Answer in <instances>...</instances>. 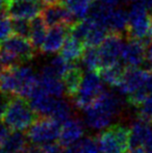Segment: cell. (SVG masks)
Here are the masks:
<instances>
[{
    "label": "cell",
    "instance_id": "6da1fadb",
    "mask_svg": "<svg viewBox=\"0 0 152 153\" xmlns=\"http://www.w3.org/2000/svg\"><path fill=\"white\" fill-rule=\"evenodd\" d=\"M122 109V101L116 93L105 91L85 109V122L94 130L108 128Z\"/></svg>",
    "mask_w": 152,
    "mask_h": 153
},
{
    "label": "cell",
    "instance_id": "7a4b0ae2",
    "mask_svg": "<svg viewBox=\"0 0 152 153\" xmlns=\"http://www.w3.org/2000/svg\"><path fill=\"white\" fill-rule=\"evenodd\" d=\"M37 119V114L31 108L30 103L25 98L16 96L10 98L1 121L12 130L23 131L28 129Z\"/></svg>",
    "mask_w": 152,
    "mask_h": 153
},
{
    "label": "cell",
    "instance_id": "3957f363",
    "mask_svg": "<svg viewBox=\"0 0 152 153\" xmlns=\"http://www.w3.org/2000/svg\"><path fill=\"white\" fill-rule=\"evenodd\" d=\"M29 103L37 115L42 118H51L59 124H63L72 118L71 105L59 98L45 94H37L30 98Z\"/></svg>",
    "mask_w": 152,
    "mask_h": 153
},
{
    "label": "cell",
    "instance_id": "277c9868",
    "mask_svg": "<svg viewBox=\"0 0 152 153\" xmlns=\"http://www.w3.org/2000/svg\"><path fill=\"white\" fill-rule=\"evenodd\" d=\"M96 141L100 153H126L130 148V128L122 124L112 125Z\"/></svg>",
    "mask_w": 152,
    "mask_h": 153
},
{
    "label": "cell",
    "instance_id": "5b68a950",
    "mask_svg": "<svg viewBox=\"0 0 152 153\" xmlns=\"http://www.w3.org/2000/svg\"><path fill=\"white\" fill-rule=\"evenodd\" d=\"M103 92L104 85L100 75L96 72H89L83 75L80 87L73 97V102L77 108L85 111Z\"/></svg>",
    "mask_w": 152,
    "mask_h": 153
},
{
    "label": "cell",
    "instance_id": "8992f818",
    "mask_svg": "<svg viewBox=\"0 0 152 153\" xmlns=\"http://www.w3.org/2000/svg\"><path fill=\"white\" fill-rule=\"evenodd\" d=\"M61 124L51 118L37 119L28 128L27 137L33 144L38 146L51 144L59 139Z\"/></svg>",
    "mask_w": 152,
    "mask_h": 153
},
{
    "label": "cell",
    "instance_id": "52a82bcc",
    "mask_svg": "<svg viewBox=\"0 0 152 153\" xmlns=\"http://www.w3.org/2000/svg\"><path fill=\"white\" fill-rule=\"evenodd\" d=\"M128 33L131 39L143 40L149 36L151 17L148 15L147 7L140 2L133 3L128 10Z\"/></svg>",
    "mask_w": 152,
    "mask_h": 153
},
{
    "label": "cell",
    "instance_id": "ba28073f",
    "mask_svg": "<svg viewBox=\"0 0 152 153\" xmlns=\"http://www.w3.org/2000/svg\"><path fill=\"white\" fill-rule=\"evenodd\" d=\"M41 15L44 22L50 28L56 26L70 28L74 24L75 18L67 8V6L61 1L44 4Z\"/></svg>",
    "mask_w": 152,
    "mask_h": 153
},
{
    "label": "cell",
    "instance_id": "9c48e42d",
    "mask_svg": "<svg viewBox=\"0 0 152 153\" xmlns=\"http://www.w3.org/2000/svg\"><path fill=\"white\" fill-rule=\"evenodd\" d=\"M123 39L121 34L110 33L103 43L99 46V55L101 62V69L119 64V59L122 57L124 49Z\"/></svg>",
    "mask_w": 152,
    "mask_h": 153
},
{
    "label": "cell",
    "instance_id": "30bf717a",
    "mask_svg": "<svg viewBox=\"0 0 152 153\" xmlns=\"http://www.w3.org/2000/svg\"><path fill=\"white\" fill-rule=\"evenodd\" d=\"M150 76L151 72H149L148 70L127 67V68H125L122 81L116 89L118 90L120 94L129 96L130 94L144 87L148 81V79L150 78Z\"/></svg>",
    "mask_w": 152,
    "mask_h": 153
},
{
    "label": "cell",
    "instance_id": "8fae6325",
    "mask_svg": "<svg viewBox=\"0 0 152 153\" xmlns=\"http://www.w3.org/2000/svg\"><path fill=\"white\" fill-rule=\"evenodd\" d=\"M6 13L13 19L31 21L42 13V5L37 0H8Z\"/></svg>",
    "mask_w": 152,
    "mask_h": 153
},
{
    "label": "cell",
    "instance_id": "7c38bea8",
    "mask_svg": "<svg viewBox=\"0 0 152 153\" xmlns=\"http://www.w3.org/2000/svg\"><path fill=\"white\" fill-rule=\"evenodd\" d=\"M1 49L6 50L18 57L20 62H27L33 59L36 54V48L29 39L19 36H12L2 43Z\"/></svg>",
    "mask_w": 152,
    "mask_h": 153
},
{
    "label": "cell",
    "instance_id": "4fadbf2b",
    "mask_svg": "<svg viewBox=\"0 0 152 153\" xmlns=\"http://www.w3.org/2000/svg\"><path fill=\"white\" fill-rule=\"evenodd\" d=\"M146 55L147 48L143 40L131 39L124 46L121 59L129 68H139V66L144 62Z\"/></svg>",
    "mask_w": 152,
    "mask_h": 153
},
{
    "label": "cell",
    "instance_id": "5bb4252c",
    "mask_svg": "<svg viewBox=\"0 0 152 153\" xmlns=\"http://www.w3.org/2000/svg\"><path fill=\"white\" fill-rule=\"evenodd\" d=\"M85 127L82 122L76 118H70L65 123L62 124L61 133H59V145L63 147H69L81 139H83Z\"/></svg>",
    "mask_w": 152,
    "mask_h": 153
},
{
    "label": "cell",
    "instance_id": "9a60e30c",
    "mask_svg": "<svg viewBox=\"0 0 152 153\" xmlns=\"http://www.w3.org/2000/svg\"><path fill=\"white\" fill-rule=\"evenodd\" d=\"M67 30H69V28L64 26H56L49 29L46 39L40 48L41 51L46 54H52L61 51L68 36Z\"/></svg>",
    "mask_w": 152,
    "mask_h": 153
},
{
    "label": "cell",
    "instance_id": "2e32d148",
    "mask_svg": "<svg viewBox=\"0 0 152 153\" xmlns=\"http://www.w3.org/2000/svg\"><path fill=\"white\" fill-rule=\"evenodd\" d=\"M152 130V126L149 125V122H146L142 119L136 120L130 127V148L143 147L147 137Z\"/></svg>",
    "mask_w": 152,
    "mask_h": 153
},
{
    "label": "cell",
    "instance_id": "e0dca14e",
    "mask_svg": "<svg viewBox=\"0 0 152 153\" xmlns=\"http://www.w3.org/2000/svg\"><path fill=\"white\" fill-rule=\"evenodd\" d=\"M85 52V45L83 43L79 42L78 40L74 39L73 36H67L64 44L63 48L61 50V55L65 57L67 61L74 62L77 59H81L82 54Z\"/></svg>",
    "mask_w": 152,
    "mask_h": 153
},
{
    "label": "cell",
    "instance_id": "ac0fdd59",
    "mask_svg": "<svg viewBox=\"0 0 152 153\" xmlns=\"http://www.w3.org/2000/svg\"><path fill=\"white\" fill-rule=\"evenodd\" d=\"M20 91V83L15 73L14 68L6 69L0 76V92L3 95H16L18 96Z\"/></svg>",
    "mask_w": 152,
    "mask_h": 153
},
{
    "label": "cell",
    "instance_id": "d6986e66",
    "mask_svg": "<svg viewBox=\"0 0 152 153\" xmlns=\"http://www.w3.org/2000/svg\"><path fill=\"white\" fill-rule=\"evenodd\" d=\"M83 75L85 74L82 73V70H81L80 67L74 65L71 68V70L63 77V81L66 89V94L68 96H71L72 98L75 96L79 87H80L81 81H82Z\"/></svg>",
    "mask_w": 152,
    "mask_h": 153
},
{
    "label": "cell",
    "instance_id": "ffe728a7",
    "mask_svg": "<svg viewBox=\"0 0 152 153\" xmlns=\"http://www.w3.org/2000/svg\"><path fill=\"white\" fill-rule=\"evenodd\" d=\"M108 27L103 26L101 24H98L95 21L92 20L91 27H90L87 36H85V45L87 47H94V48L100 46L108 38Z\"/></svg>",
    "mask_w": 152,
    "mask_h": 153
},
{
    "label": "cell",
    "instance_id": "44dd1931",
    "mask_svg": "<svg viewBox=\"0 0 152 153\" xmlns=\"http://www.w3.org/2000/svg\"><path fill=\"white\" fill-rule=\"evenodd\" d=\"M128 12L123 8H116L110 17L108 28L112 30V33L121 34L128 29Z\"/></svg>",
    "mask_w": 152,
    "mask_h": 153
},
{
    "label": "cell",
    "instance_id": "7402d4cb",
    "mask_svg": "<svg viewBox=\"0 0 152 153\" xmlns=\"http://www.w3.org/2000/svg\"><path fill=\"white\" fill-rule=\"evenodd\" d=\"M124 72H125V68L119 62L114 66L101 69L99 71V75L104 83L110 87L117 88L122 81Z\"/></svg>",
    "mask_w": 152,
    "mask_h": 153
},
{
    "label": "cell",
    "instance_id": "603a6c76",
    "mask_svg": "<svg viewBox=\"0 0 152 153\" xmlns=\"http://www.w3.org/2000/svg\"><path fill=\"white\" fill-rule=\"evenodd\" d=\"M31 30L30 36H29V41L33 45L35 48H41L42 44L44 43L45 39L47 36V25L44 22L43 18L41 16L35 18L30 21Z\"/></svg>",
    "mask_w": 152,
    "mask_h": 153
},
{
    "label": "cell",
    "instance_id": "cb8c5ba5",
    "mask_svg": "<svg viewBox=\"0 0 152 153\" xmlns=\"http://www.w3.org/2000/svg\"><path fill=\"white\" fill-rule=\"evenodd\" d=\"M59 1H63V3L67 6L71 14L79 20H85L87 16H90L93 4L91 0H59Z\"/></svg>",
    "mask_w": 152,
    "mask_h": 153
},
{
    "label": "cell",
    "instance_id": "d4e9b609",
    "mask_svg": "<svg viewBox=\"0 0 152 153\" xmlns=\"http://www.w3.org/2000/svg\"><path fill=\"white\" fill-rule=\"evenodd\" d=\"M27 140H28L27 135L21 133V131H14V132H10V137H7L2 148L4 151L13 153L24 151L26 150Z\"/></svg>",
    "mask_w": 152,
    "mask_h": 153
},
{
    "label": "cell",
    "instance_id": "484cf974",
    "mask_svg": "<svg viewBox=\"0 0 152 153\" xmlns=\"http://www.w3.org/2000/svg\"><path fill=\"white\" fill-rule=\"evenodd\" d=\"M64 153H100L97 141L92 137H83L76 144L65 148Z\"/></svg>",
    "mask_w": 152,
    "mask_h": 153
},
{
    "label": "cell",
    "instance_id": "4316f807",
    "mask_svg": "<svg viewBox=\"0 0 152 153\" xmlns=\"http://www.w3.org/2000/svg\"><path fill=\"white\" fill-rule=\"evenodd\" d=\"M81 62L89 72H99L101 70V62H100L99 50L94 47H87L81 57Z\"/></svg>",
    "mask_w": 152,
    "mask_h": 153
},
{
    "label": "cell",
    "instance_id": "83f0119b",
    "mask_svg": "<svg viewBox=\"0 0 152 153\" xmlns=\"http://www.w3.org/2000/svg\"><path fill=\"white\" fill-rule=\"evenodd\" d=\"M48 65L51 68V70L54 72V74L56 75L57 77L63 79V77L71 70V68L75 64L67 61V59L62 56V55H57V56L53 57Z\"/></svg>",
    "mask_w": 152,
    "mask_h": 153
},
{
    "label": "cell",
    "instance_id": "f1b7e54d",
    "mask_svg": "<svg viewBox=\"0 0 152 153\" xmlns=\"http://www.w3.org/2000/svg\"><path fill=\"white\" fill-rule=\"evenodd\" d=\"M7 13L0 12V43H3L14 33L13 30V22Z\"/></svg>",
    "mask_w": 152,
    "mask_h": 153
},
{
    "label": "cell",
    "instance_id": "f546056e",
    "mask_svg": "<svg viewBox=\"0 0 152 153\" xmlns=\"http://www.w3.org/2000/svg\"><path fill=\"white\" fill-rule=\"evenodd\" d=\"M13 30L16 36L29 39L31 30V25L28 20L23 19H14L13 21Z\"/></svg>",
    "mask_w": 152,
    "mask_h": 153
},
{
    "label": "cell",
    "instance_id": "4dcf8cb0",
    "mask_svg": "<svg viewBox=\"0 0 152 153\" xmlns=\"http://www.w3.org/2000/svg\"><path fill=\"white\" fill-rule=\"evenodd\" d=\"M139 108V116L140 119L144 120L146 122H152V95L146 99L144 103Z\"/></svg>",
    "mask_w": 152,
    "mask_h": 153
},
{
    "label": "cell",
    "instance_id": "1f68e13d",
    "mask_svg": "<svg viewBox=\"0 0 152 153\" xmlns=\"http://www.w3.org/2000/svg\"><path fill=\"white\" fill-rule=\"evenodd\" d=\"M19 62L20 61H19L18 57H16L10 52H8V51H6V50H3V49L0 50V62H1L6 69L14 68V67L18 66Z\"/></svg>",
    "mask_w": 152,
    "mask_h": 153
},
{
    "label": "cell",
    "instance_id": "d6a6232c",
    "mask_svg": "<svg viewBox=\"0 0 152 153\" xmlns=\"http://www.w3.org/2000/svg\"><path fill=\"white\" fill-rule=\"evenodd\" d=\"M10 128L3 121L0 120V147H3L4 143L6 142L7 137H10Z\"/></svg>",
    "mask_w": 152,
    "mask_h": 153
},
{
    "label": "cell",
    "instance_id": "836d02e7",
    "mask_svg": "<svg viewBox=\"0 0 152 153\" xmlns=\"http://www.w3.org/2000/svg\"><path fill=\"white\" fill-rule=\"evenodd\" d=\"M99 3H101L102 5H104L105 7L110 8V10H116L117 6H119L121 0H96Z\"/></svg>",
    "mask_w": 152,
    "mask_h": 153
},
{
    "label": "cell",
    "instance_id": "e575fe53",
    "mask_svg": "<svg viewBox=\"0 0 152 153\" xmlns=\"http://www.w3.org/2000/svg\"><path fill=\"white\" fill-rule=\"evenodd\" d=\"M146 59L149 62V64L152 66V42L151 44L147 47V55H146Z\"/></svg>",
    "mask_w": 152,
    "mask_h": 153
},
{
    "label": "cell",
    "instance_id": "d590c367",
    "mask_svg": "<svg viewBox=\"0 0 152 153\" xmlns=\"http://www.w3.org/2000/svg\"><path fill=\"white\" fill-rule=\"evenodd\" d=\"M129 153H148L144 148L140 147V148H132V149H129Z\"/></svg>",
    "mask_w": 152,
    "mask_h": 153
},
{
    "label": "cell",
    "instance_id": "8d00e7d4",
    "mask_svg": "<svg viewBox=\"0 0 152 153\" xmlns=\"http://www.w3.org/2000/svg\"><path fill=\"white\" fill-rule=\"evenodd\" d=\"M140 3H142L144 6H146L147 8L152 7V0H140Z\"/></svg>",
    "mask_w": 152,
    "mask_h": 153
},
{
    "label": "cell",
    "instance_id": "74e56055",
    "mask_svg": "<svg viewBox=\"0 0 152 153\" xmlns=\"http://www.w3.org/2000/svg\"><path fill=\"white\" fill-rule=\"evenodd\" d=\"M5 70H6V68L3 66V65L1 64V62H0V76H1V75L3 74L4 71H5Z\"/></svg>",
    "mask_w": 152,
    "mask_h": 153
},
{
    "label": "cell",
    "instance_id": "f35d334b",
    "mask_svg": "<svg viewBox=\"0 0 152 153\" xmlns=\"http://www.w3.org/2000/svg\"><path fill=\"white\" fill-rule=\"evenodd\" d=\"M44 2V4H47V3H52V2H56V1H59V0H42Z\"/></svg>",
    "mask_w": 152,
    "mask_h": 153
},
{
    "label": "cell",
    "instance_id": "ab89813d",
    "mask_svg": "<svg viewBox=\"0 0 152 153\" xmlns=\"http://www.w3.org/2000/svg\"><path fill=\"white\" fill-rule=\"evenodd\" d=\"M149 36L152 40V17H151V23H150V30H149Z\"/></svg>",
    "mask_w": 152,
    "mask_h": 153
},
{
    "label": "cell",
    "instance_id": "60d3db41",
    "mask_svg": "<svg viewBox=\"0 0 152 153\" xmlns=\"http://www.w3.org/2000/svg\"><path fill=\"white\" fill-rule=\"evenodd\" d=\"M0 153H13V152H7V151H0ZM16 153H28V151H26V150H24V151H20V152H16Z\"/></svg>",
    "mask_w": 152,
    "mask_h": 153
},
{
    "label": "cell",
    "instance_id": "b9f144b4",
    "mask_svg": "<svg viewBox=\"0 0 152 153\" xmlns=\"http://www.w3.org/2000/svg\"><path fill=\"white\" fill-rule=\"evenodd\" d=\"M126 2H133V3H136V2H140V0H124Z\"/></svg>",
    "mask_w": 152,
    "mask_h": 153
}]
</instances>
